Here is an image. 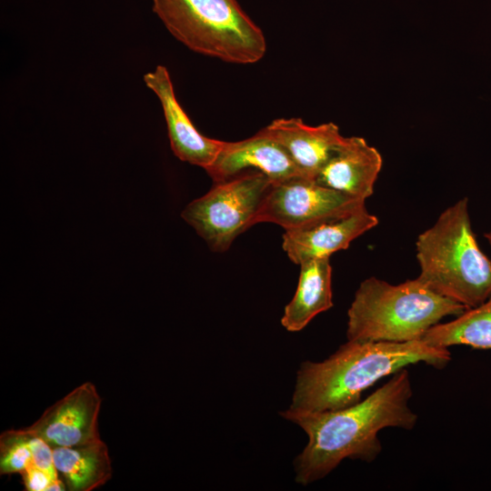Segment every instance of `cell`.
I'll return each mask as SVG.
<instances>
[{"mask_svg":"<svg viewBox=\"0 0 491 491\" xmlns=\"http://www.w3.org/2000/svg\"><path fill=\"white\" fill-rule=\"evenodd\" d=\"M413 391L406 368L395 373L366 399L338 410L296 413L281 416L298 425L308 442L295 458L296 482L307 486L327 476L344 459L374 461L382 451L377 436L385 427L411 430L417 416L411 410Z\"/></svg>","mask_w":491,"mask_h":491,"instance_id":"cell-1","label":"cell"},{"mask_svg":"<svg viewBox=\"0 0 491 491\" xmlns=\"http://www.w3.org/2000/svg\"><path fill=\"white\" fill-rule=\"evenodd\" d=\"M450 360L447 348L423 340H347L326 360L301 364L286 410L314 413L346 408L361 401L362 393L375 383L407 366L423 362L442 369Z\"/></svg>","mask_w":491,"mask_h":491,"instance_id":"cell-2","label":"cell"},{"mask_svg":"<svg viewBox=\"0 0 491 491\" xmlns=\"http://www.w3.org/2000/svg\"><path fill=\"white\" fill-rule=\"evenodd\" d=\"M416 245V278L427 287L467 308L491 297V260L476 242L466 197L446 209Z\"/></svg>","mask_w":491,"mask_h":491,"instance_id":"cell-3","label":"cell"},{"mask_svg":"<svg viewBox=\"0 0 491 491\" xmlns=\"http://www.w3.org/2000/svg\"><path fill=\"white\" fill-rule=\"evenodd\" d=\"M467 309L417 278L391 285L372 276L360 284L347 311L346 337L349 341L422 340L441 319Z\"/></svg>","mask_w":491,"mask_h":491,"instance_id":"cell-4","label":"cell"},{"mask_svg":"<svg viewBox=\"0 0 491 491\" xmlns=\"http://www.w3.org/2000/svg\"><path fill=\"white\" fill-rule=\"evenodd\" d=\"M169 33L196 53L227 63L254 64L263 58L262 30L236 0H152Z\"/></svg>","mask_w":491,"mask_h":491,"instance_id":"cell-5","label":"cell"},{"mask_svg":"<svg viewBox=\"0 0 491 491\" xmlns=\"http://www.w3.org/2000/svg\"><path fill=\"white\" fill-rule=\"evenodd\" d=\"M272 184L267 175L256 171L214 183L205 195L185 206L181 216L211 250L225 252L240 234L254 225Z\"/></svg>","mask_w":491,"mask_h":491,"instance_id":"cell-6","label":"cell"},{"mask_svg":"<svg viewBox=\"0 0 491 491\" xmlns=\"http://www.w3.org/2000/svg\"><path fill=\"white\" fill-rule=\"evenodd\" d=\"M365 206V200L322 186L313 179L296 176L273 183L254 225L274 223L285 231L309 227L341 217Z\"/></svg>","mask_w":491,"mask_h":491,"instance_id":"cell-7","label":"cell"},{"mask_svg":"<svg viewBox=\"0 0 491 491\" xmlns=\"http://www.w3.org/2000/svg\"><path fill=\"white\" fill-rule=\"evenodd\" d=\"M101 397L91 382H85L46 408L25 429L52 447L82 445L99 437Z\"/></svg>","mask_w":491,"mask_h":491,"instance_id":"cell-8","label":"cell"},{"mask_svg":"<svg viewBox=\"0 0 491 491\" xmlns=\"http://www.w3.org/2000/svg\"><path fill=\"white\" fill-rule=\"evenodd\" d=\"M205 170L214 183L249 171L263 173L273 183L306 177L286 150L261 131L241 141L225 142L215 160Z\"/></svg>","mask_w":491,"mask_h":491,"instance_id":"cell-9","label":"cell"},{"mask_svg":"<svg viewBox=\"0 0 491 491\" xmlns=\"http://www.w3.org/2000/svg\"><path fill=\"white\" fill-rule=\"evenodd\" d=\"M145 85L158 97L167 125L172 151L181 161L204 169L210 166L225 141L202 135L178 103L168 70L164 65L144 75Z\"/></svg>","mask_w":491,"mask_h":491,"instance_id":"cell-10","label":"cell"},{"mask_svg":"<svg viewBox=\"0 0 491 491\" xmlns=\"http://www.w3.org/2000/svg\"><path fill=\"white\" fill-rule=\"evenodd\" d=\"M378 224V218L363 206L350 214L317 225L287 230L282 247L295 264L314 258L330 257Z\"/></svg>","mask_w":491,"mask_h":491,"instance_id":"cell-11","label":"cell"},{"mask_svg":"<svg viewBox=\"0 0 491 491\" xmlns=\"http://www.w3.org/2000/svg\"><path fill=\"white\" fill-rule=\"evenodd\" d=\"M382 164L378 150L363 137H345L314 181L322 186L366 200L374 192Z\"/></svg>","mask_w":491,"mask_h":491,"instance_id":"cell-12","label":"cell"},{"mask_svg":"<svg viewBox=\"0 0 491 491\" xmlns=\"http://www.w3.org/2000/svg\"><path fill=\"white\" fill-rule=\"evenodd\" d=\"M260 131L278 142L313 180L346 137L334 123L312 126L300 118L276 119Z\"/></svg>","mask_w":491,"mask_h":491,"instance_id":"cell-13","label":"cell"},{"mask_svg":"<svg viewBox=\"0 0 491 491\" xmlns=\"http://www.w3.org/2000/svg\"><path fill=\"white\" fill-rule=\"evenodd\" d=\"M299 266L296 291L281 318L282 326L290 332L302 330L316 315L334 305L329 257L310 259Z\"/></svg>","mask_w":491,"mask_h":491,"instance_id":"cell-14","label":"cell"},{"mask_svg":"<svg viewBox=\"0 0 491 491\" xmlns=\"http://www.w3.org/2000/svg\"><path fill=\"white\" fill-rule=\"evenodd\" d=\"M54 464L70 491H92L112 476L107 446L100 438L72 446L53 447Z\"/></svg>","mask_w":491,"mask_h":491,"instance_id":"cell-15","label":"cell"},{"mask_svg":"<svg viewBox=\"0 0 491 491\" xmlns=\"http://www.w3.org/2000/svg\"><path fill=\"white\" fill-rule=\"evenodd\" d=\"M422 340L441 348L465 345L476 349H491V297L450 322L432 326Z\"/></svg>","mask_w":491,"mask_h":491,"instance_id":"cell-16","label":"cell"},{"mask_svg":"<svg viewBox=\"0 0 491 491\" xmlns=\"http://www.w3.org/2000/svg\"><path fill=\"white\" fill-rule=\"evenodd\" d=\"M31 464L32 453L24 430L3 432L0 436V473H22Z\"/></svg>","mask_w":491,"mask_h":491,"instance_id":"cell-17","label":"cell"},{"mask_svg":"<svg viewBox=\"0 0 491 491\" xmlns=\"http://www.w3.org/2000/svg\"><path fill=\"white\" fill-rule=\"evenodd\" d=\"M25 489L28 491H46L53 477L45 470L29 465L22 473Z\"/></svg>","mask_w":491,"mask_h":491,"instance_id":"cell-18","label":"cell"},{"mask_svg":"<svg viewBox=\"0 0 491 491\" xmlns=\"http://www.w3.org/2000/svg\"><path fill=\"white\" fill-rule=\"evenodd\" d=\"M485 237L486 238V240L488 241V243H489V245L491 246V230L485 234Z\"/></svg>","mask_w":491,"mask_h":491,"instance_id":"cell-19","label":"cell"}]
</instances>
